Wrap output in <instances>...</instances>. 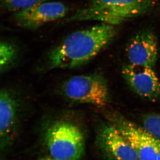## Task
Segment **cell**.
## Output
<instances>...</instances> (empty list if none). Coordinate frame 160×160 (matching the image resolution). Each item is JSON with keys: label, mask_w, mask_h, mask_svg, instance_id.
Wrapping results in <instances>:
<instances>
[{"label": "cell", "mask_w": 160, "mask_h": 160, "mask_svg": "<svg viewBox=\"0 0 160 160\" xmlns=\"http://www.w3.org/2000/svg\"><path fill=\"white\" fill-rule=\"evenodd\" d=\"M109 122L132 146L137 153L138 160H157L154 137L142 127L116 113L110 114Z\"/></svg>", "instance_id": "cell-5"}, {"label": "cell", "mask_w": 160, "mask_h": 160, "mask_svg": "<svg viewBox=\"0 0 160 160\" xmlns=\"http://www.w3.org/2000/svg\"><path fill=\"white\" fill-rule=\"evenodd\" d=\"M142 126L149 134L160 140V114L146 115L143 118Z\"/></svg>", "instance_id": "cell-13"}, {"label": "cell", "mask_w": 160, "mask_h": 160, "mask_svg": "<svg viewBox=\"0 0 160 160\" xmlns=\"http://www.w3.org/2000/svg\"><path fill=\"white\" fill-rule=\"evenodd\" d=\"M18 104L12 93L6 89L0 95L1 148L5 150L12 141L17 122Z\"/></svg>", "instance_id": "cell-10"}, {"label": "cell", "mask_w": 160, "mask_h": 160, "mask_svg": "<svg viewBox=\"0 0 160 160\" xmlns=\"http://www.w3.org/2000/svg\"><path fill=\"white\" fill-rule=\"evenodd\" d=\"M116 29L105 23L72 32L48 55V69H72L88 62L114 38Z\"/></svg>", "instance_id": "cell-1"}, {"label": "cell", "mask_w": 160, "mask_h": 160, "mask_svg": "<svg viewBox=\"0 0 160 160\" xmlns=\"http://www.w3.org/2000/svg\"><path fill=\"white\" fill-rule=\"evenodd\" d=\"M38 160H57L52 158L51 157H45L42 158Z\"/></svg>", "instance_id": "cell-15"}, {"label": "cell", "mask_w": 160, "mask_h": 160, "mask_svg": "<svg viewBox=\"0 0 160 160\" xmlns=\"http://www.w3.org/2000/svg\"><path fill=\"white\" fill-rule=\"evenodd\" d=\"M67 12L68 8L61 2H45L29 9L15 12L14 18L19 26L33 30L64 17Z\"/></svg>", "instance_id": "cell-8"}, {"label": "cell", "mask_w": 160, "mask_h": 160, "mask_svg": "<svg viewBox=\"0 0 160 160\" xmlns=\"http://www.w3.org/2000/svg\"><path fill=\"white\" fill-rule=\"evenodd\" d=\"M158 1L91 0L89 7L78 10L66 22L96 21L114 26L146 14Z\"/></svg>", "instance_id": "cell-2"}, {"label": "cell", "mask_w": 160, "mask_h": 160, "mask_svg": "<svg viewBox=\"0 0 160 160\" xmlns=\"http://www.w3.org/2000/svg\"><path fill=\"white\" fill-rule=\"evenodd\" d=\"M158 51V39L153 31L145 29L139 32L129 41L126 52L129 64L153 68Z\"/></svg>", "instance_id": "cell-7"}, {"label": "cell", "mask_w": 160, "mask_h": 160, "mask_svg": "<svg viewBox=\"0 0 160 160\" xmlns=\"http://www.w3.org/2000/svg\"><path fill=\"white\" fill-rule=\"evenodd\" d=\"M154 142L157 152V160H160V140L154 138Z\"/></svg>", "instance_id": "cell-14"}, {"label": "cell", "mask_w": 160, "mask_h": 160, "mask_svg": "<svg viewBox=\"0 0 160 160\" xmlns=\"http://www.w3.org/2000/svg\"><path fill=\"white\" fill-rule=\"evenodd\" d=\"M100 151L108 160H138L136 152L109 122L100 126L97 136Z\"/></svg>", "instance_id": "cell-6"}, {"label": "cell", "mask_w": 160, "mask_h": 160, "mask_svg": "<svg viewBox=\"0 0 160 160\" xmlns=\"http://www.w3.org/2000/svg\"><path fill=\"white\" fill-rule=\"evenodd\" d=\"M45 142L50 157L57 160H80L85 153L82 130L75 123L59 120L46 130Z\"/></svg>", "instance_id": "cell-3"}, {"label": "cell", "mask_w": 160, "mask_h": 160, "mask_svg": "<svg viewBox=\"0 0 160 160\" xmlns=\"http://www.w3.org/2000/svg\"><path fill=\"white\" fill-rule=\"evenodd\" d=\"M47 0H1V6L6 11L16 12L29 9Z\"/></svg>", "instance_id": "cell-12"}, {"label": "cell", "mask_w": 160, "mask_h": 160, "mask_svg": "<svg viewBox=\"0 0 160 160\" xmlns=\"http://www.w3.org/2000/svg\"><path fill=\"white\" fill-rule=\"evenodd\" d=\"M18 56V50L12 44L7 41L0 43V70L2 72L7 71L14 63Z\"/></svg>", "instance_id": "cell-11"}, {"label": "cell", "mask_w": 160, "mask_h": 160, "mask_svg": "<svg viewBox=\"0 0 160 160\" xmlns=\"http://www.w3.org/2000/svg\"><path fill=\"white\" fill-rule=\"evenodd\" d=\"M123 76L140 96L147 99L160 98V81L153 68L128 64L123 68Z\"/></svg>", "instance_id": "cell-9"}, {"label": "cell", "mask_w": 160, "mask_h": 160, "mask_svg": "<svg viewBox=\"0 0 160 160\" xmlns=\"http://www.w3.org/2000/svg\"><path fill=\"white\" fill-rule=\"evenodd\" d=\"M62 91L68 99L82 104L103 106L109 100L106 80L97 73L72 77L64 83Z\"/></svg>", "instance_id": "cell-4"}]
</instances>
